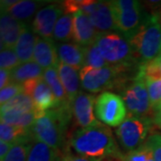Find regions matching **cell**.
Wrapping results in <instances>:
<instances>
[{
    "instance_id": "cell-1",
    "label": "cell",
    "mask_w": 161,
    "mask_h": 161,
    "mask_svg": "<svg viewBox=\"0 0 161 161\" xmlns=\"http://www.w3.org/2000/svg\"><path fill=\"white\" fill-rule=\"evenodd\" d=\"M70 146L78 155L94 161H102L108 157L121 159L123 157L111 130L100 122L77 130L70 139Z\"/></svg>"
},
{
    "instance_id": "cell-2",
    "label": "cell",
    "mask_w": 161,
    "mask_h": 161,
    "mask_svg": "<svg viewBox=\"0 0 161 161\" xmlns=\"http://www.w3.org/2000/svg\"><path fill=\"white\" fill-rule=\"evenodd\" d=\"M72 112V105L60 106L44 112L31 127L32 140L44 142L60 151L65 142Z\"/></svg>"
},
{
    "instance_id": "cell-3",
    "label": "cell",
    "mask_w": 161,
    "mask_h": 161,
    "mask_svg": "<svg viewBox=\"0 0 161 161\" xmlns=\"http://www.w3.org/2000/svg\"><path fill=\"white\" fill-rule=\"evenodd\" d=\"M127 40L142 64L158 58L161 55V18L156 14L145 15L138 29Z\"/></svg>"
},
{
    "instance_id": "cell-4",
    "label": "cell",
    "mask_w": 161,
    "mask_h": 161,
    "mask_svg": "<svg viewBox=\"0 0 161 161\" xmlns=\"http://www.w3.org/2000/svg\"><path fill=\"white\" fill-rule=\"evenodd\" d=\"M132 67V65H108L95 69L84 66L79 71L80 86L92 93L114 88L123 89L126 84L127 71Z\"/></svg>"
},
{
    "instance_id": "cell-5",
    "label": "cell",
    "mask_w": 161,
    "mask_h": 161,
    "mask_svg": "<svg viewBox=\"0 0 161 161\" xmlns=\"http://www.w3.org/2000/svg\"><path fill=\"white\" fill-rule=\"evenodd\" d=\"M109 65H133L137 61L128 40L115 32H99L95 41Z\"/></svg>"
},
{
    "instance_id": "cell-6",
    "label": "cell",
    "mask_w": 161,
    "mask_h": 161,
    "mask_svg": "<svg viewBox=\"0 0 161 161\" xmlns=\"http://www.w3.org/2000/svg\"><path fill=\"white\" fill-rule=\"evenodd\" d=\"M151 126L152 121L148 116L128 115L115 130L120 146L127 152L140 148L147 142Z\"/></svg>"
},
{
    "instance_id": "cell-7",
    "label": "cell",
    "mask_w": 161,
    "mask_h": 161,
    "mask_svg": "<svg viewBox=\"0 0 161 161\" xmlns=\"http://www.w3.org/2000/svg\"><path fill=\"white\" fill-rule=\"evenodd\" d=\"M121 98L126 106L128 115L148 116L153 109L144 78L136 75L131 82L121 89Z\"/></svg>"
},
{
    "instance_id": "cell-8",
    "label": "cell",
    "mask_w": 161,
    "mask_h": 161,
    "mask_svg": "<svg viewBox=\"0 0 161 161\" xmlns=\"http://www.w3.org/2000/svg\"><path fill=\"white\" fill-rule=\"evenodd\" d=\"M94 111L98 120L112 127L119 126L128 115L123 98L110 92H102L97 97Z\"/></svg>"
},
{
    "instance_id": "cell-9",
    "label": "cell",
    "mask_w": 161,
    "mask_h": 161,
    "mask_svg": "<svg viewBox=\"0 0 161 161\" xmlns=\"http://www.w3.org/2000/svg\"><path fill=\"white\" fill-rule=\"evenodd\" d=\"M114 14L116 31L129 39L138 29L142 16L140 3L136 0H115L110 1Z\"/></svg>"
},
{
    "instance_id": "cell-10",
    "label": "cell",
    "mask_w": 161,
    "mask_h": 161,
    "mask_svg": "<svg viewBox=\"0 0 161 161\" xmlns=\"http://www.w3.org/2000/svg\"><path fill=\"white\" fill-rule=\"evenodd\" d=\"M64 14L62 4H51L44 6L36 14L31 29L40 38L52 40L58 19Z\"/></svg>"
},
{
    "instance_id": "cell-11",
    "label": "cell",
    "mask_w": 161,
    "mask_h": 161,
    "mask_svg": "<svg viewBox=\"0 0 161 161\" xmlns=\"http://www.w3.org/2000/svg\"><path fill=\"white\" fill-rule=\"evenodd\" d=\"M96 98L86 92H80L78 96L72 103V111L78 125L87 128L97 124L98 121L94 116V107Z\"/></svg>"
},
{
    "instance_id": "cell-12",
    "label": "cell",
    "mask_w": 161,
    "mask_h": 161,
    "mask_svg": "<svg viewBox=\"0 0 161 161\" xmlns=\"http://www.w3.org/2000/svg\"><path fill=\"white\" fill-rule=\"evenodd\" d=\"M99 34L92 25L89 17L82 12L73 14V40L81 47H88L95 43Z\"/></svg>"
},
{
    "instance_id": "cell-13",
    "label": "cell",
    "mask_w": 161,
    "mask_h": 161,
    "mask_svg": "<svg viewBox=\"0 0 161 161\" xmlns=\"http://www.w3.org/2000/svg\"><path fill=\"white\" fill-rule=\"evenodd\" d=\"M26 23H22L6 13H1L0 18V40L1 49L12 48L14 47L20 38L23 27Z\"/></svg>"
},
{
    "instance_id": "cell-14",
    "label": "cell",
    "mask_w": 161,
    "mask_h": 161,
    "mask_svg": "<svg viewBox=\"0 0 161 161\" xmlns=\"http://www.w3.org/2000/svg\"><path fill=\"white\" fill-rule=\"evenodd\" d=\"M87 16L98 32L116 30L110 1H97L96 6Z\"/></svg>"
},
{
    "instance_id": "cell-15",
    "label": "cell",
    "mask_w": 161,
    "mask_h": 161,
    "mask_svg": "<svg viewBox=\"0 0 161 161\" xmlns=\"http://www.w3.org/2000/svg\"><path fill=\"white\" fill-rule=\"evenodd\" d=\"M33 61L43 69L57 67L58 62V48L53 40L38 37L35 45Z\"/></svg>"
},
{
    "instance_id": "cell-16",
    "label": "cell",
    "mask_w": 161,
    "mask_h": 161,
    "mask_svg": "<svg viewBox=\"0 0 161 161\" xmlns=\"http://www.w3.org/2000/svg\"><path fill=\"white\" fill-rule=\"evenodd\" d=\"M58 56L59 62L65 64L76 70L84 67L85 49L76 43H62L58 47Z\"/></svg>"
},
{
    "instance_id": "cell-17",
    "label": "cell",
    "mask_w": 161,
    "mask_h": 161,
    "mask_svg": "<svg viewBox=\"0 0 161 161\" xmlns=\"http://www.w3.org/2000/svg\"><path fill=\"white\" fill-rule=\"evenodd\" d=\"M57 69L70 102L73 103L75 98L80 93V73L78 70L62 62H58Z\"/></svg>"
},
{
    "instance_id": "cell-18",
    "label": "cell",
    "mask_w": 161,
    "mask_h": 161,
    "mask_svg": "<svg viewBox=\"0 0 161 161\" xmlns=\"http://www.w3.org/2000/svg\"><path fill=\"white\" fill-rule=\"evenodd\" d=\"M31 97L33 99L35 109L39 113H44L58 108V104L55 95L44 80L43 77H41L38 81Z\"/></svg>"
},
{
    "instance_id": "cell-19",
    "label": "cell",
    "mask_w": 161,
    "mask_h": 161,
    "mask_svg": "<svg viewBox=\"0 0 161 161\" xmlns=\"http://www.w3.org/2000/svg\"><path fill=\"white\" fill-rule=\"evenodd\" d=\"M37 38L38 37L32 31L31 27L25 24L14 47V51L22 64L31 62L33 60Z\"/></svg>"
},
{
    "instance_id": "cell-20",
    "label": "cell",
    "mask_w": 161,
    "mask_h": 161,
    "mask_svg": "<svg viewBox=\"0 0 161 161\" xmlns=\"http://www.w3.org/2000/svg\"><path fill=\"white\" fill-rule=\"evenodd\" d=\"M43 113L35 111H26L19 108L1 109V122L15 126L31 128L36 119Z\"/></svg>"
},
{
    "instance_id": "cell-21",
    "label": "cell",
    "mask_w": 161,
    "mask_h": 161,
    "mask_svg": "<svg viewBox=\"0 0 161 161\" xmlns=\"http://www.w3.org/2000/svg\"><path fill=\"white\" fill-rule=\"evenodd\" d=\"M46 4V1H34V0H16V2L5 12L20 22L28 21L32 15L40 11V7ZM36 15V14H35Z\"/></svg>"
},
{
    "instance_id": "cell-22",
    "label": "cell",
    "mask_w": 161,
    "mask_h": 161,
    "mask_svg": "<svg viewBox=\"0 0 161 161\" xmlns=\"http://www.w3.org/2000/svg\"><path fill=\"white\" fill-rule=\"evenodd\" d=\"M42 77L46 81L47 84L51 89L53 94L55 95V98L58 104V107L72 105L69 98L67 97L66 92L64 91V88L61 82V80L59 78L57 67H50V68L44 70Z\"/></svg>"
},
{
    "instance_id": "cell-23",
    "label": "cell",
    "mask_w": 161,
    "mask_h": 161,
    "mask_svg": "<svg viewBox=\"0 0 161 161\" xmlns=\"http://www.w3.org/2000/svg\"><path fill=\"white\" fill-rule=\"evenodd\" d=\"M0 139L1 142L15 144L17 142H31L33 140L31 134V128L15 126L4 122L0 124Z\"/></svg>"
},
{
    "instance_id": "cell-24",
    "label": "cell",
    "mask_w": 161,
    "mask_h": 161,
    "mask_svg": "<svg viewBox=\"0 0 161 161\" xmlns=\"http://www.w3.org/2000/svg\"><path fill=\"white\" fill-rule=\"evenodd\" d=\"M61 152L47 144L32 141L26 161H61Z\"/></svg>"
},
{
    "instance_id": "cell-25",
    "label": "cell",
    "mask_w": 161,
    "mask_h": 161,
    "mask_svg": "<svg viewBox=\"0 0 161 161\" xmlns=\"http://www.w3.org/2000/svg\"><path fill=\"white\" fill-rule=\"evenodd\" d=\"M44 69L34 61L21 64L15 69L11 71V83L23 84L27 80L42 77Z\"/></svg>"
},
{
    "instance_id": "cell-26",
    "label": "cell",
    "mask_w": 161,
    "mask_h": 161,
    "mask_svg": "<svg viewBox=\"0 0 161 161\" xmlns=\"http://www.w3.org/2000/svg\"><path fill=\"white\" fill-rule=\"evenodd\" d=\"M53 39L61 42L73 40V14H64L58 19L54 30Z\"/></svg>"
},
{
    "instance_id": "cell-27",
    "label": "cell",
    "mask_w": 161,
    "mask_h": 161,
    "mask_svg": "<svg viewBox=\"0 0 161 161\" xmlns=\"http://www.w3.org/2000/svg\"><path fill=\"white\" fill-rule=\"evenodd\" d=\"M85 63L84 66H90L95 69L104 68L109 65L105 58L102 57L96 43L85 47Z\"/></svg>"
},
{
    "instance_id": "cell-28",
    "label": "cell",
    "mask_w": 161,
    "mask_h": 161,
    "mask_svg": "<svg viewBox=\"0 0 161 161\" xmlns=\"http://www.w3.org/2000/svg\"><path fill=\"white\" fill-rule=\"evenodd\" d=\"M7 108H19L26 111H35V105L33 99L29 95L22 92L15 96L11 100H9L4 106H1V109H7Z\"/></svg>"
},
{
    "instance_id": "cell-29",
    "label": "cell",
    "mask_w": 161,
    "mask_h": 161,
    "mask_svg": "<svg viewBox=\"0 0 161 161\" xmlns=\"http://www.w3.org/2000/svg\"><path fill=\"white\" fill-rule=\"evenodd\" d=\"M122 161H154L153 151L147 142L136 150L123 155Z\"/></svg>"
},
{
    "instance_id": "cell-30",
    "label": "cell",
    "mask_w": 161,
    "mask_h": 161,
    "mask_svg": "<svg viewBox=\"0 0 161 161\" xmlns=\"http://www.w3.org/2000/svg\"><path fill=\"white\" fill-rule=\"evenodd\" d=\"M31 142H17L14 144L3 161H26Z\"/></svg>"
},
{
    "instance_id": "cell-31",
    "label": "cell",
    "mask_w": 161,
    "mask_h": 161,
    "mask_svg": "<svg viewBox=\"0 0 161 161\" xmlns=\"http://www.w3.org/2000/svg\"><path fill=\"white\" fill-rule=\"evenodd\" d=\"M21 61L18 58L14 49L4 48L0 52V67L1 69L13 71L21 64Z\"/></svg>"
},
{
    "instance_id": "cell-32",
    "label": "cell",
    "mask_w": 161,
    "mask_h": 161,
    "mask_svg": "<svg viewBox=\"0 0 161 161\" xmlns=\"http://www.w3.org/2000/svg\"><path fill=\"white\" fill-rule=\"evenodd\" d=\"M145 80V79H144ZM151 107L153 109L158 108L161 102V79L160 80H145Z\"/></svg>"
},
{
    "instance_id": "cell-33",
    "label": "cell",
    "mask_w": 161,
    "mask_h": 161,
    "mask_svg": "<svg viewBox=\"0 0 161 161\" xmlns=\"http://www.w3.org/2000/svg\"><path fill=\"white\" fill-rule=\"evenodd\" d=\"M23 92V84L18 83H10L8 86L5 87L0 91V104L1 106H4L12 98H14L18 94Z\"/></svg>"
},
{
    "instance_id": "cell-34",
    "label": "cell",
    "mask_w": 161,
    "mask_h": 161,
    "mask_svg": "<svg viewBox=\"0 0 161 161\" xmlns=\"http://www.w3.org/2000/svg\"><path fill=\"white\" fill-rule=\"evenodd\" d=\"M147 142L153 151L154 161H161V135L160 134H152L147 140Z\"/></svg>"
},
{
    "instance_id": "cell-35",
    "label": "cell",
    "mask_w": 161,
    "mask_h": 161,
    "mask_svg": "<svg viewBox=\"0 0 161 161\" xmlns=\"http://www.w3.org/2000/svg\"><path fill=\"white\" fill-rule=\"evenodd\" d=\"M11 83V71L0 70V89H4Z\"/></svg>"
},
{
    "instance_id": "cell-36",
    "label": "cell",
    "mask_w": 161,
    "mask_h": 161,
    "mask_svg": "<svg viewBox=\"0 0 161 161\" xmlns=\"http://www.w3.org/2000/svg\"><path fill=\"white\" fill-rule=\"evenodd\" d=\"M61 161H94L91 159V158H88L85 157H82L80 155H74V154H71V153H65L62 156V159Z\"/></svg>"
},
{
    "instance_id": "cell-37",
    "label": "cell",
    "mask_w": 161,
    "mask_h": 161,
    "mask_svg": "<svg viewBox=\"0 0 161 161\" xmlns=\"http://www.w3.org/2000/svg\"><path fill=\"white\" fill-rule=\"evenodd\" d=\"M14 144L5 142H0V161H3L5 159L6 155L8 154L9 150H11Z\"/></svg>"
},
{
    "instance_id": "cell-38",
    "label": "cell",
    "mask_w": 161,
    "mask_h": 161,
    "mask_svg": "<svg viewBox=\"0 0 161 161\" xmlns=\"http://www.w3.org/2000/svg\"><path fill=\"white\" fill-rule=\"evenodd\" d=\"M153 123L159 129H161V110L157 111L155 116H154V119H153Z\"/></svg>"
},
{
    "instance_id": "cell-39",
    "label": "cell",
    "mask_w": 161,
    "mask_h": 161,
    "mask_svg": "<svg viewBox=\"0 0 161 161\" xmlns=\"http://www.w3.org/2000/svg\"><path fill=\"white\" fill-rule=\"evenodd\" d=\"M154 61L156 62V64H158V68L160 70V73H161V55L158 57V58H157L156 59H154Z\"/></svg>"
},
{
    "instance_id": "cell-40",
    "label": "cell",
    "mask_w": 161,
    "mask_h": 161,
    "mask_svg": "<svg viewBox=\"0 0 161 161\" xmlns=\"http://www.w3.org/2000/svg\"><path fill=\"white\" fill-rule=\"evenodd\" d=\"M156 110H157V111H158V110H161V102H160V104H159V105L158 106V108H156Z\"/></svg>"
}]
</instances>
